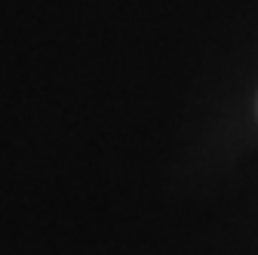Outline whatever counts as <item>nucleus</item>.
I'll list each match as a JSON object with an SVG mask.
<instances>
[]
</instances>
